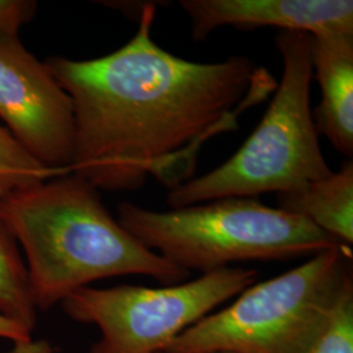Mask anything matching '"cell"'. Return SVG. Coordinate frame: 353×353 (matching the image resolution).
Instances as JSON below:
<instances>
[{"label":"cell","instance_id":"cell-1","mask_svg":"<svg viewBox=\"0 0 353 353\" xmlns=\"http://www.w3.org/2000/svg\"><path fill=\"white\" fill-rule=\"evenodd\" d=\"M156 11L144 6L134 37L109 55L45 61L74 109L71 173L97 190L139 189L148 176L182 185L203 143L234 130L237 110L271 87L248 57L196 63L164 50L152 37Z\"/></svg>","mask_w":353,"mask_h":353},{"label":"cell","instance_id":"cell-2","mask_svg":"<svg viewBox=\"0 0 353 353\" xmlns=\"http://www.w3.org/2000/svg\"><path fill=\"white\" fill-rule=\"evenodd\" d=\"M0 217L21 243L32 300L42 310L101 279L144 275L165 285L189 278L141 245L76 174L0 194Z\"/></svg>","mask_w":353,"mask_h":353},{"label":"cell","instance_id":"cell-3","mask_svg":"<svg viewBox=\"0 0 353 353\" xmlns=\"http://www.w3.org/2000/svg\"><path fill=\"white\" fill-rule=\"evenodd\" d=\"M275 45L283 74L259 125L224 164L169 190L166 202L172 210L224 198L287 194L332 173L310 106L312 36L279 32Z\"/></svg>","mask_w":353,"mask_h":353},{"label":"cell","instance_id":"cell-4","mask_svg":"<svg viewBox=\"0 0 353 353\" xmlns=\"http://www.w3.org/2000/svg\"><path fill=\"white\" fill-rule=\"evenodd\" d=\"M118 221L147 249L188 272L313 256L343 245L303 217L252 198H224L165 212L125 202Z\"/></svg>","mask_w":353,"mask_h":353},{"label":"cell","instance_id":"cell-5","mask_svg":"<svg viewBox=\"0 0 353 353\" xmlns=\"http://www.w3.org/2000/svg\"><path fill=\"white\" fill-rule=\"evenodd\" d=\"M338 245L276 278L252 284L220 312L186 328L161 353H306L352 281Z\"/></svg>","mask_w":353,"mask_h":353},{"label":"cell","instance_id":"cell-6","mask_svg":"<svg viewBox=\"0 0 353 353\" xmlns=\"http://www.w3.org/2000/svg\"><path fill=\"white\" fill-rule=\"evenodd\" d=\"M258 272L223 268L163 288H80L62 301L64 313L101 330L90 353H161L186 328L255 284Z\"/></svg>","mask_w":353,"mask_h":353},{"label":"cell","instance_id":"cell-7","mask_svg":"<svg viewBox=\"0 0 353 353\" xmlns=\"http://www.w3.org/2000/svg\"><path fill=\"white\" fill-rule=\"evenodd\" d=\"M0 119L39 164L71 172L75 141L71 99L19 36H0Z\"/></svg>","mask_w":353,"mask_h":353},{"label":"cell","instance_id":"cell-8","mask_svg":"<svg viewBox=\"0 0 353 353\" xmlns=\"http://www.w3.org/2000/svg\"><path fill=\"white\" fill-rule=\"evenodd\" d=\"M179 6L189 16L194 41L225 26L278 28L310 36L353 33L352 0H181Z\"/></svg>","mask_w":353,"mask_h":353},{"label":"cell","instance_id":"cell-9","mask_svg":"<svg viewBox=\"0 0 353 353\" xmlns=\"http://www.w3.org/2000/svg\"><path fill=\"white\" fill-rule=\"evenodd\" d=\"M312 64L321 89V102L313 110L316 131L352 160L353 33L312 36Z\"/></svg>","mask_w":353,"mask_h":353},{"label":"cell","instance_id":"cell-10","mask_svg":"<svg viewBox=\"0 0 353 353\" xmlns=\"http://www.w3.org/2000/svg\"><path fill=\"white\" fill-rule=\"evenodd\" d=\"M278 208L300 216L351 248L353 243V163L303 189L278 195Z\"/></svg>","mask_w":353,"mask_h":353},{"label":"cell","instance_id":"cell-11","mask_svg":"<svg viewBox=\"0 0 353 353\" xmlns=\"http://www.w3.org/2000/svg\"><path fill=\"white\" fill-rule=\"evenodd\" d=\"M36 309L17 241L0 217V313L32 334L37 321Z\"/></svg>","mask_w":353,"mask_h":353},{"label":"cell","instance_id":"cell-12","mask_svg":"<svg viewBox=\"0 0 353 353\" xmlns=\"http://www.w3.org/2000/svg\"><path fill=\"white\" fill-rule=\"evenodd\" d=\"M70 173L68 170L50 169L39 164L6 127L0 126V176L7 178L14 189Z\"/></svg>","mask_w":353,"mask_h":353},{"label":"cell","instance_id":"cell-13","mask_svg":"<svg viewBox=\"0 0 353 353\" xmlns=\"http://www.w3.org/2000/svg\"><path fill=\"white\" fill-rule=\"evenodd\" d=\"M306 353H353V280L341 292L325 327Z\"/></svg>","mask_w":353,"mask_h":353},{"label":"cell","instance_id":"cell-14","mask_svg":"<svg viewBox=\"0 0 353 353\" xmlns=\"http://www.w3.org/2000/svg\"><path fill=\"white\" fill-rule=\"evenodd\" d=\"M37 10L32 0H0V36H19L21 26L29 23Z\"/></svg>","mask_w":353,"mask_h":353},{"label":"cell","instance_id":"cell-15","mask_svg":"<svg viewBox=\"0 0 353 353\" xmlns=\"http://www.w3.org/2000/svg\"><path fill=\"white\" fill-rule=\"evenodd\" d=\"M0 338L11 339L13 343L28 341L32 339V334L19 323L13 322L10 318L0 313Z\"/></svg>","mask_w":353,"mask_h":353},{"label":"cell","instance_id":"cell-16","mask_svg":"<svg viewBox=\"0 0 353 353\" xmlns=\"http://www.w3.org/2000/svg\"><path fill=\"white\" fill-rule=\"evenodd\" d=\"M8 353H54L49 343L46 341H34L33 339L28 341L14 343L12 351Z\"/></svg>","mask_w":353,"mask_h":353},{"label":"cell","instance_id":"cell-17","mask_svg":"<svg viewBox=\"0 0 353 353\" xmlns=\"http://www.w3.org/2000/svg\"><path fill=\"white\" fill-rule=\"evenodd\" d=\"M14 189L13 188L12 183L7 179V178H4L3 176H0V194H3V192H7V191H10V190Z\"/></svg>","mask_w":353,"mask_h":353}]
</instances>
